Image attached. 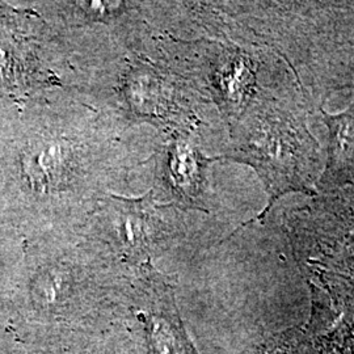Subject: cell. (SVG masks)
Wrapping results in <instances>:
<instances>
[{"mask_svg":"<svg viewBox=\"0 0 354 354\" xmlns=\"http://www.w3.org/2000/svg\"><path fill=\"white\" fill-rule=\"evenodd\" d=\"M308 92L294 87L281 96L266 93L252 104L228 159L251 165L268 193L266 216L281 197L290 193L317 196L320 146L306 121Z\"/></svg>","mask_w":354,"mask_h":354,"instance_id":"6da1fadb","label":"cell"},{"mask_svg":"<svg viewBox=\"0 0 354 354\" xmlns=\"http://www.w3.org/2000/svg\"><path fill=\"white\" fill-rule=\"evenodd\" d=\"M322 112L328 127L327 163L319 177L317 192L332 194L346 184H354V102L342 113Z\"/></svg>","mask_w":354,"mask_h":354,"instance_id":"7a4b0ae2","label":"cell"}]
</instances>
